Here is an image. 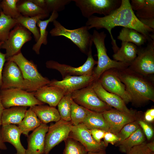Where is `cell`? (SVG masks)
I'll return each mask as SVG.
<instances>
[{"label":"cell","instance_id":"cell-1","mask_svg":"<svg viewBox=\"0 0 154 154\" xmlns=\"http://www.w3.org/2000/svg\"><path fill=\"white\" fill-rule=\"evenodd\" d=\"M86 26L89 30L92 28L97 30L106 29L110 35L114 53L119 48L112 33V29L116 27L135 29L145 37L148 42L154 40V30L139 21L132 9L129 0H121L120 6L107 16L101 17L92 16L88 19Z\"/></svg>","mask_w":154,"mask_h":154},{"label":"cell","instance_id":"cell-2","mask_svg":"<svg viewBox=\"0 0 154 154\" xmlns=\"http://www.w3.org/2000/svg\"><path fill=\"white\" fill-rule=\"evenodd\" d=\"M116 69L131 98V102L140 104L149 100L154 101V84L148 76L138 73L128 67Z\"/></svg>","mask_w":154,"mask_h":154},{"label":"cell","instance_id":"cell-3","mask_svg":"<svg viewBox=\"0 0 154 154\" xmlns=\"http://www.w3.org/2000/svg\"><path fill=\"white\" fill-rule=\"evenodd\" d=\"M92 35V40L96 49L98 58L97 66L94 68L93 71L96 80L108 70L122 69L129 66L130 64L112 60L108 56L105 43L106 34L104 31L99 33L94 30Z\"/></svg>","mask_w":154,"mask_h":154},{"label":"cell","instance_id":"cell-4","mask_svg":"<svg viewBox=\"0 0 154 154\" xmlns=\"http://www.w3.org/2000/svg\"><path fill=\"white\" fill-rule=\"evenodd\" d=\"M54 27L50 31L52 37L64 36L71 40L81 52L88 55L93 42L92 34L86 25L72 30L65 28L56 20L53 22Z\"/></svg>","mask_w":154,"mask_h":154},{"label":"cell","instance_id":"cell-5","mask_svg":"<svg viewBox=\"0 0 154 154\" xmlns=\"http://www.w3.org/2000/svg\"><path fill=\"white\" fill-rule=\"evenodd\" d=\"M6 61L3 71L0 90L18 88L29 92H34L37 90L36 87L24 79L20 68L15 62Z\"/></svg>","mask_w":154,"mask_h":154},{"label":"cell","instance_id":"cell-6","mask_svg":"<svg viewBox=\"0 0 154 154\" xmlns=\"http://www.w3.org/2000/svg\"><path fill=\"white\" fill-rule=\"evenodd\" d=\"M34 92H29L18 88L0 90V95L5 108L13 106L32 107L44 104L37 100Z\"/></svg>","mask_w":154,"mask_h":154},{"label":"cell","instance_id":"cell-7","mask_svg":"<svg viewBox=\"0 0 154 154\" xmlns=\"http://www.w3.org/2000/svg\"><path fill=\"white\" fill-rule=\"evenodd\" d=\"M15 62L20 68L23 78L31 84L37 89L48 85L50 82L39 72L36 65L32 60L27 59L20 52L6 60Z\"/></svg>","mask_w":154,"mask_h":154},{"label":"cell","instance_id":"cell-8","mask_svg":"<svg viewBox=\"0 0 154 154\" xmlns=\"http://www.w3.org/2000/svg\"><path fill=\"white\" fill-rule=\"evenodd\" d=\"M82 16L88 18L95 13L107 16L118 8L121 0H72Z\"/></svg>","mask_w":154,"mask_h":154},{"label":"cell","instance_id":"cell-9","mask_svg":"<svg viewBox=\"0 0 154 154\" xmlns=\"http://www.w3.org/2000/svg\"><path fill=\"white\" fill-rule=\"evenodd\" d=\"M71 97L76 103L91 111L102 113L113 108L99 98L92 84L73 92Z\"/></svg>","mask_w":154,"mask_h":154},{"label":"cell","instance_id":"cell-10","mask_svg":"<svg viewBox=\"0 0 154 154\" xmlns=\"http://www.w3.org/2000/svg\"><path fill=\"white\" fill-rule=\"evenodd\" d=\"M31 33L19 23L11 31L7 39L3 42L0 48L6 50V60L21 52L23 46L31 40Z\"/></svg>","mask_w":154,"mask_h":154},{"label":"cell","instance_id":"cell-11","mask_svg":"<svg viewBox=\"0 0 154 154\" xmlns=\"http://www.w3.org/2000/svg\"><path fill=\"white\" fill-rule=\"evenodd\" d=\"M137 56L128 68L142 75L148 76L154 73V40L145 47H138Z\"/></svg>","mask_w":154,"mask_h":154},{"label":"cell","instance_id":"cell-12","mask_svg":"<svg viewBox=\"0 0 154 154\" xmlns=\"http://www.w3.org/2000/svg\"><path fill=\"white\" fill-rule=\"evenodd\" d=\"M88 58L82 66L77 67L65 64H60L53 60L47 61L46 63V67L48 68L55 69L61 74L62 78L68 76H81L88 75L93 73L94 66L97 61L94 58L92 54V48L87 55Z\"/></svg>","mask_w":154,"mask_h":154},{"label":"cell","instance_id":"cell-13","mask_svg":"<svg viewBox=\"0 0 154 154\" xmlns=\"http://www.w3.org/2000/svg\"><path fill=\"white\" fill-rule=\"evenodd\" d=\"M73 125L70 121L62 119L49 126L45 140L44 154H49L56 146L69 137Z\"/></svg>","mask_w":154,"mask_h":154},{"label":"cell","instance_id":"cell-14","mask_svg":"<svg viewBox=\"0 0 154 154\" xmlns=\"http://www.w3.org/2000/svg\"><path fill=\"white\" fill-rule=\"evenodd\" d=\"M98 80L105 90L119 96L125 104L131 102V98L120 79L116 69L105 71Z\"/></svg>","mask_w":154,"mask_h":154},{"label":"cell","instance_id":"cell-15","mask_svg":"<svg viewBox=\"0 0 154 154\" xmlns=\"http://www.w3.org/2000/svg\"><path fill=\"white\" fill-rule=\"evenodd\" d=\"M96 79L93 72L92 74L81 76H68L61 80L53 79L50 81L49 86L61 88L65 95L82 89L92 84Z\"/></svg>","mask_w":154,"mask_h":154},{"label":"cell","instance_id":"cell-16","mask_svg":"<svg viewBox=\"0 0 154 154\" xmlns=\"http://www.w3.org/2000/svg\"><path fill=\"white\" fill-rule=\"evenodd\" d=\"M68 137L79 142L88 152L103 151L106 147L104 141L98 143L94 140L89 129L82 123L73 125Z\"/></svg>","mask_w":154,"mask_h":154},{"label":"cell","instance_id":"cell-17","mask_svg":"<svg viewBox=\"0 0 154 154\" xmlns=\"http://www.w3.org/2000/svg\"><path fill=\"white\" fill-rule=\"evenodd\" d=\"M109 127V131L117 135L125 125L137 119L135 112L126 113L112 108L102 113Z\"/></svg>","mask_w":154,"mask_h":154},{"label":"cell","instance_id":"cell-18","mask_svg":"<svg viewBox=\"0 0 154 154\" xmlns=\"http://www.w3.org/2000/svg\"><path fill=\"white\" fill-rule=\"evenodd\" d=\"M49 126L41 123L28 136L25 154H44L45 140Z\"/></svg>","mask_w":154,"mask_h":154},{"label":"cell","instance_id":"cell-19","mask_svg":"<svg viewBox=\"0 0 154 154\" xmlns=\"http://www.w3.org/2000/svg\"><path fill=\"white\" fill-rule=\"evenodd\" d=\"M92 86L99 98L111 107L125 113H131L134 112L127 107L124 101L119 96L105 90L98 79L95 80Z\"/></svg>","mask_w":154,"mask_h":154},{"label":"cell","instance_id":"cell-20","mask_svg":"<svg viewBox=\"0 0 154 154\" xmlns=\"http://www.w3.org/2000/svg\"><path fill=\"white\" fill-rule=\"evenodd\" d=\"M35 96L38 100L49 106L55 107L65 95L60 88L54 86L45 85L34 92Z\"/></svg>","mask_w":154,"mask_h":154},{"label":"cell","instance_id":"cell-21","mask_svg":"<svg viewBox=\"0 0 154 154\" xmlns=\"http://www.w3.org/2000/svg\"><path fill=\"white\" fill-rule=\"evenodd\" d=\"M1 131L4 142L12 144L16 150L15 154H25L26 149L22 145L20 140L22 132L18 127L15 124L2 125Z\"/></svg>","mask_w":154,"mask_h":154},{"label":"cell","instance_id":"cell-22","mask_svg":"<svg viewBox=\"0 0 154 154\" xmlns=\"http://www.w3.org/2000/svg\"><path fill=\"white\" fill-rule=\"evenodd\" d=\"M42 123L47 124L51 122H56L61 119L59 112L55 107L44 104L31 107Z\"/></svg>","mask_w":154,"mask_h":154},{"label":"cell","instance_id":"cell-23","mask_svg":"<svg viewBox=\"0 0 154 154\" xmlns=\"http://www.w3.org/2000/svg\"><path fill=\"white\" fill-rule=\"evenodd\" d=\"M137 49L133 43L122 42L121 47L112 56L114 60L131 64L137 56Z\"/></svg>","mask_w":154,"mask_h":154},{"label":"cell","instance_id":"cell-24","mask_svg":"<svg viewBox=\"0 0 154 154\" xmlns=\"http://www.w3.org/2000/svg\"><path fill=\"white\" fill-rule=\"evenodd\" d=\"M27 107L13 106L5 108L2 117V125H18L25 117Z\"/></svg>","mask_w":154,"mask_h":154},{"label":"cell","instance_id":"cell-25","mask_svg":"<svg viewBox=\"0 0 154 154\" xmlns=\"http://www.w3.org/2000/svg\"><path fill=\"white\" fill-rule=\"evenodd\" d=\"M58 16V12L53 11L51 15L47 19L44 20H39L37 26L39 27L40 31V37L38 40L33 45L32 49L37 54H40V50L42 44L46 45L48 43L47 36L48 32L46 28L49 23L52 22L56 20Z\"/></svg>","mask_w":154,"mask_h":154},{"label":"cell","instance_id":"cell-26","mask_svg":"<svg viewBox=\"0 0 154 154\" xmlns=\"http://www.w3.org/2000/svg\"><path fill=\"white\" fill-rule=\"evenodd\" d=\"M117 38L122 42H131L137 47L141 46L147 41L145 37L136 30L125 27L121 29Z\"/></svg>","mask_w":154,"mask_h":154},{"label":"cell","instance_id":"cell-27","mask_svg":"<svg viewBox=\"0 0 154 154\" xmlns=\"http://www.w3.org/2000/svg\"><path fill=\"white\" fill-rule=\"evenodd\" d=\"M145 137L142 129L140 127L130 136L123 141L116 144L119 151L126 153L133 147L145 142Z\"/></svg>","mask_w":154,"mask_h":154},{"label":"cell","instance_id":"cell-28","mask_svg":"<svg viewBox=\"0 0 154 154\" xmlns=\"http://www.w3.org/2000/svg\"><path fill=\"white\" fill-rule=\"evenodd\" d=\"M88 129L97 128L109 131V127L102 113L89 110L88 114L82 123Z\"/></svg>","mask_w":154,"mask_h":154},{"label":"cell","instance_id":"cell-29","mask_svg":"<svg viewBox=\"0 0 154 154\" xmlns=\"http://www.w3.org/2000/svg\"><path fill=\"white\" fill-rule=\"evenodd\" d=\"M31 108L27 110L23 119L18 125L22 134L28 137L29 132L33 131L41 123Z\"/></svg>","mask_w":154,"mask_h":154},{"label":"cell","instance_id":"cell-30","mask_svg":"<svg viewBox=\"0 0 154 154\" xmlns=\"http://www.w3.org/2000/svg\"><path fill=\"white\" fill-rule=\"evenodd\" d=\"M17 6L23 16L32 17L40 15H49L45 10L37 5L31 0H19Z\"/></svg>","mask_w":154,"mask_h":154},{"label":"cell","instance_id":"cell-31","mask_svg":"<svg viewBox=\"0 0 154 154\" xmlns=\"http://www.w3.org/2000/svg\"><path fill=\"white\" fill-rule=\"evenodd\" d=\"M49 16L40 15L30 17L22 15L16 19L18 23L21 25L33 34L36 42L40 37L39 29L37 27V23L39 20L44 19Z\"/></svg>","mask_w":154,"mask_h":154},{"label":"cell","instance_id":"cell-32","mask_svg":"<svg viewBox=\"0 0 154 154\" xmlns=\"http://www.w3.org/2000/svg\"><path fill=\"white\" fill-rule=\"evenodd\" d=\"M17 23L16 19L1 13L0 15V42H4L7 39L11 29Z\"/></svg>","mask_w":154,"mask_h":154},{"label":"cell","instance_id":"cell-33","mask_svg":"<svg viewBox=\"0 0 154 154\" xmlns=\"http://www.w3.org/2000/svg\"><path fill=\"white\" fill-rule=\"evenodd\" d=\"M89 110L78 105L72 100L70 117L73 125H76L82 123L88 114Z\"/></svg>","mask_w":154,"mask_h":154},{"label":"cell","instance_id":"cell-34","mask_svg":"<svg viewBox=\"0 0 154 154\" xmlns=\"http://www.w3.org/2000/svg\"><path fill=\"white\" fill-rule=\"evenodd\" d=\"M71 94L65 95L61 99L57 106L61 119L67 121H71V104L72 100Z\"/></svg>","mask_w":154,"mask_h":154},{"label":"cell","instance_id":"cell-35","mask_svg":"<svg viewBox=\"0 0 154 154\" xmlns=\"http://www.w3.org/2000/svg\"><path fill=\"white\" fill-rule=\"evenodd\" d=\"M19 0H3L0 1L2 12L7 16L17 19L22 15L19 11L17 4Z\"/></svg>","mask_w":154,"mask_h":154},{"label":"cell","instance_id":"cell-36","mask_svg":"<svg viewBox=\"0 0 154 154\" xmlns=\"http://www.w3.org/2000/svg\"><path fill=\"white\" fill-rule=\"evenodd\" d=\"M64 141L63 154H87L88 151L86 148L77 140L68 137Z\"/></svg>","mask_w":154,"mask_h":154},{"label":"cell","instance_id":"cell-37","mask_svg":"<svg viewBox=\"0 0 154 154\" xmlns=\"http://www.w3.org/2000/svg\"><path fill=\"white\" fill-rule=\"evenodd\" d=\"M138 19H154V0H145V4L140 10L136 11Z\"/></svg>","mask_w":154,"mask_h":154},{"label":"cell","instance_id":"cell-38","mask_svg":"<svg viewBox=\"0 0 154 154\" xmlns=\"http://www.w3.org/2000/svg\"><path fill=\"white\" fill-rule=\"evenodd\" d=\"M45 10L49 14L53 11L58 12L63 10L66 5L69 4L71 0H45Z\"/></svg>","mask_w":154,"mask_h":154},{"label":"cell","instance_id":"cell-39","mask_svg":"<svg viewBox=\"0 0 154 154\" xmlns=\"http://www.w3.org/2000/svg\"><path fill=\"white\" fill-rule=\"evenodd\" d=\"M140 127L138 119L125 125L117 135L121 139L120 141L119 142L122 141L127 138Z\"/></svg>","mask_w":154,"mask_h":154},{"label":"cell","instance_id":"cell-40","mask_svg":"<svg viewBox=\"0 0 154 154\" xmlns=\"http://www.w3.org/2000/svg\"><path fill=\"white\" fill-rule=\"evenodd\" d=\"M151 152L145 142L130 149L126 154H149Z\"/></svg>","mask_w":154,"mask_h":154},{"label":"cell","instance_id":"cell-41","mask_svg":"<svg viewBox=\"0 0 154 154\" xmlns=\"http://www.w3.org/2000/svg\"><path fill=\"white\" fill-rule=\"evenodd\" d=\"M103 139L104 142L106 147L109 143L114 145L120 141L121 140L117 135L109 131L105 132Z\"/></svg>","mask_w":154,"mask_h":154},{"label":"cell","instance_id":"cell-42","mask_svg":"<svg viewBox=\"0 0 154 154\" xmlns=\"http://www.w3.org/2000/svg\"><path fill=\"white\" fill-rule=\"evenodd\" d=\"M138 122L140 127L142 128L148 140H150L153 135V130L148 123L142 120H138Z\"/></svg>","mask_w":154,"mask_h":154},{"label":"cell","instance_id":"cell-43","mask_svg":"<svg viewBox=\"0 0 154 154\" xmlns=\"http://www.w3.org/2000/svg\"><path fill=\"white\" fill-rule=\"evenodd\" d=\"M93 138L98 143H100L101 139L103 138L105 131L99 129L94 128L89 129Z\"/></svg>","mask_w":154,"mask_h":154},{"label":"cell","instance_id":"cell-44","mask_svg":"<svg viewBox=\"0 0 154 154\" xmlns=\"http://www.w3.org/2000/svg\"><path fill=\"white\" fill-rule=\"evenodd\" d=\"M145 0H131L130 5L132 10L137 11L141 9L145 4Z\"/></svg>","mask_w":154,"mask_h":154},{"label":"cell","instance_id":"cell-45","mask_svg":"<svg viewBox=\"0 0 154 154\" xmlns=\"http://www.w3.org/2000/svg\"><path fill=\"white\" fill-rule=\"evenodd\" d=\"M3 42H0V50L1 45ZM6 61L5 54L1 52L0 50V89L2 83V72L5 62Z\"/></svg>","mask_w":154,"mask_h":154},{"label":"cell","instance_id":"cell-46","mask_svg":"<svg viewBox=\"0 0 154 154\" xmlns=\"http://www.w3.org/2000/svg\"><path fill=\"white\" fill-rule=\"evenodd\" d=\"M145 119L148 122H151L154 120V109L151 108L148 110L145 114Z\"/></svg>","mask_w":154,"mask_h":154},{"label":"cell","instance_id":"cell-47","mask_svg":"<svg viewBox=\"0 0 154 154\" xmlns=\"http://www.w3.org/2000/svg\"><path fill=\"white\" fill-rule=\"evenodd\" d=\"M32 1L39 7L45 9V0H31Z\"/></svg>","mask_w":154,"mask_h":154},{"label":"cell","instance_id":"cell-48","mask_svg":"<svg viewBox=\"0 0 154 154\" xmlns=\"http://www.w3.org/2000/svg\"><path fill=\"white\" fill-rule=\"evenodd\" d=\"M7 149V147L3 141L1 133V128L0 129V150H6Z\"/></svg>","mask_w":154,"mask_h":154},{"label":"cell","instance_id":"cell-49","mask_svg":"<svg viewBox=\"0 0 154 154\" xmlns=\"http://www.w3.org/2000/svg\"><path fill=\"white\" fill-rule=\"evenodd\" d=\"M5 108L3 107L2 104L0 95V129L2 125V117L3 110Z\"/></svg>","mask_w":154,"mask_h":154},{"label":"cell","instance_id":"cell-50","mask_svg":"<svg viewBox=\"0 0 154 154\" xmlns=\"http://www.w3.org/2000/svg\"><path fill=\"white\" fill-rule=\"evenodd\" d=\"M146 145L149 151L152 152H154V143L152 141L149 143H146Z\"/></svg>","mask_w":154,"mask_h":154},{"label":"cell","instance_id":"cell-51","mask_svg":"<svg viewBox=\"0 0 154 154\" xmlns=\"http://www.w3.org/2000/svg\"><path fill=\"white\" fill-rule=\"evenodd\" d=\"M87 154H106V153L105 150L96 152L89 151L88 152Z\"/></svg>","mask_w":154,"mask_h":154},{"label":"cell","instance_id":"cell-52","mask_svg":"<svg viewBox=\"0 0 154 154\" xmlns=\"http://www.w3.org/2000/svg\"><path fill=\"white\" fill-rule=\"evenodd\" d=\"M0 1H0V15L1 14V13L2 12V9L1 8V5Z\"/></svg>","mask_w":154,"mask_h":154},{"label":"cell","instance_id":"cell-53","mask_svg":"<svg viewBox=\"0 0 154 154\" xmlns=\"http://www.w3.org/2000/svg\"><path fill=\"white\" fill-rule=\"evenodd\" d=\"M149 154H154V153L150 152Z\"/></svg>","mask_w":154,"mask_h":154},{"label":"cell","instance_id":"cell-54","mask_svg":"<svg viewBox=\"0 0 154 154\" xmlns=\"http://www.w3.org/2000/svg\"><path fill=\"white\" fill-rule=\"evenodd\" d=\"M0 154H1V153H0Z\"/></svg>","mask_w":154,"mask_h":154}]
</instances>
